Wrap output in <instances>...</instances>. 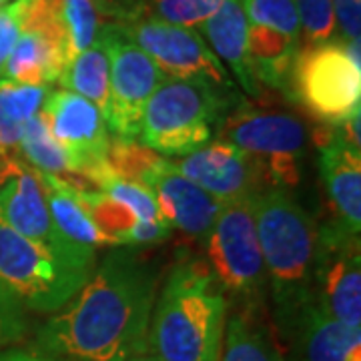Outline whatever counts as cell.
Here are the masks:
<instances>
[{
	"label": "cell",
	"mask_w": 361,
	"mask_h": 361,
	"mask_svg": "<svg viewBox=\"0 0 361 361\" xmlns=\"http://www.w3.org/2000/svg\"><path fill=\"white\" fill-rule=\"evenodd\" d=\"M293 101L323 125H336L361 109L360 44L329 40L301 47L293 66Z\"/></svg>",
	"instance_id": "8"
},
{
	"label": "cell",
	"mask_w": 361,
	"mask_h": 361,
	"mask_svg": "<svg viewBox=\"0 0 361 361\" xmlns=\"http://www.w3.org/2000/svg\"><path fill=\"white\" fill-rule=\"evenodd\" d=\"M155 197L157 207L171 227L189 237L205 241L221 207L213 195L203 191L193 180L175 171L169 159H163L141 183Z\"/></svg>",
	"instance_id": "16"
},
{
	"label": "cell",
	"mask_w": 361,
	"mask_h": 361,
	"mask_svg": "<svg viewBox=\"0 0 361 361\" xmlns=\"http://www.w3.org/2000/svg\"><path fill=\"white\" fill-rule=\"evenodd\" d=\"M23 125H18L0 106V157H18Z\"/></svg>",
	"instance_id": "35"
},
{
	"label": "cell",
	"mask_w": 361,
	"mask_h": 361,
	"mask_svg": "<svg viewBox=\"0 0 361 361\" xmlns=\"http://www.w3.org/2000/svg\"><path fill=\"white\" fill-rule=\"evenodd\" d=\"M301 26V47H317L336 39L331 0H293Z\"/></svg>",
	"instance_id": "29"
},
{
	"label": "cell",
	"mask_w": 361,
	"mask_h": 361,
	"mask_svg": "<svg viewBox=\"0 0 361 361\" xmlns=\"http://www.w3.org/2000/svg\"><path fill=\"white\" fill-rule=\"evenodd\" d=\"M219 361H285L257 307H235L225 325Z\"/></svg>",
	"instance_id": "20"
},
{
	"label": "cell",
	"mask_w": 361,
	"mask_h": 361,
	"mask_svg": "<svg viewBox=\"0 0 361 361\" xmlns=\"http://www.w3.org/2000/svg\"><path fill=\"white\" fill-rule=\"evenodd\" d=\"M247 23L279 30L301 40V26L293 0H241Z\"/></svg>",
	"instance_id": "28"
},
{
	"label": "cell",
	"mask_w": 361,
	"mask_h": 361,
	"mask_svg": "<svg viewBox=\"0 0 361 361\" xmlns=\"http://www.w3.org/2000/svg\"><path fill=\"white\" fill-rule=\"evenodd\" d=\"M223 0H145L147 14L169 25L197 28L217 13Z\"/></svg>",
	"instance_id": "27"
},
{
	"label": "cell",
	"mask_w": 361,
	"mask_h": 361,
	"mask_svg": "<svg viewBox=\"0 0 361 361\" xmlns=\"http://www.w3.org/2000/svg\"><path fill=\"white\" fill-rule=\"evenodd\" d=\"M59 82L65 90L80 94L94 104L104 118L111 94V71L103 42L97 39L92 47L77 54L61 73Z\"/></svg>",
	"instance_id": "23"
},
{
	"label": "cell",
	"mask_w": 361,
	"mask_h": 361,
	"mask_svg": "<svg viewBox=\"0 0 361 361\" xmlns=\"http://www.w3.org/2000/svg\"><path fill=\"white\" fill-rule=\"evenodd\" d=\"M317 147L319 175L334 223L345 231L360 235L361 229V153L343 137L339 125H323L313 130Z\"/></svg>",
	"instance_id": "15"
},
{
	"label": "cell",
	"mask_w": 361,
	"mask_h": 361,
	"mask_svg": "<svg viewBox=\"0 0 361 361\" xmlns=\"http://www.w3.org/2000/svg\"><path fill=\"white\" fill-rule=\"evenodd\" d=\"M25 311L18 299L0 283V353L26 334Z\"/></svg>",
	"instance_id": "32"
},
{
	"label": "cell",
	"mask_w": 361,
	"mask_h": 361,
	"mask_svg": "<svg viewBox=\"0 0 361 361\" xmlns=\"http://www.w3.org/2000/svg\"><path fill=\"white\" fill-rule=\"evenodd\" d=\"M339 40L345 44H360L361 0H331Z\"/></svg>",
	"instance_id": "33"
},
{
	"label": "cell",
	"mask_w": 361,
	"mask_h": 361,
	"mask_svg": "<svg viewBox=\"0 0 361 361\" xmlns=\"http://www.w3.org/2000/svg\"><path fill=\"white\" fill-rule=\"evenodd\" d=\"M0 219L11 229L52 253L80 261H97V249L77 245L56 231L37 169L18 157L14 159L8 179L0 187Z\"/></svg>",
	"instance_id": "13"
},
{
	"label": "cell",
	"mask_w": 361,
	"mask_h": 361,
	"mask_svg": "<svg viewBox=\"0 0 361 361\" xmlns=\"http://www.w3.org/2000/svg\"><path fill=\"white\" fill-rule=\"evenodd\" d=\"M287 336L303 361H361V327H351L311 299Z\"/></svg>",
	"instance_id": "17"
},
{
	"label": "cell",
	"mask_w": 361,
	"mask_h": 361,
	"mask_svg": "<svg viewBox=\"0 0 361 361\" xmlns=\"http://www.w3.org/2000/svg\"><path fill=\"white\" fill-rule=\"evenodd\" d=\"M20 155L37 171L59 177L77 191H94L87 180L78 177L73 159L66 153L65 147L59 145V141L52 137L51 129L40 113L23 125Z\"/></svg>",
	"instance_id": "22"
},
{
	"label": "cell",
	"mask_w": 361,
	"mask_h": 361,
	"mask_svg": "<svg viewBox=\"0 0 361 361\" xmlns=\"http://www.w3.org/2000/svg\"><path fill=\"white\" fill-rule=\"evenodd\" d=\"M129 361H159V360H157L153 353L145 351V353H141V355H137V357H130Z\"/></svg>",
	"instance_id": "37"
},
{
	"label": "cell",
	"mask_w": 361,
	"mask_h": 361,
	"mask_svg": "<svg viewBox=\"0 0 361 361\" xmlns=\"http://www.w3.org/2000/svg\"><path fill=\"white\" fill-rule=\"evenodd\" d=\"M163 161V157L135 139L115 137L109 141L106 165L116 179L141 185L142 179Z\"/></svg>",
	"instance_id": "26"
},
{
	"label": "cell",
	"mask_w": 361,
	"mask_h": 361,
	"mask_svg": "<svg viewBox=\"0 0 361 361\" xmlns=\"http://www.w3.org/2000/svg\"><path fill=\"white\" fill-rule=\"evenodd\" d=\"M47 92H49L47 87L20 85L0 78V106L18 125H25L26 121L39 115Z\"/></svg>",
	"instance_id": "30"
},
{
	"label": "cell",
	"mask_w": 361,
	"mask_h": 361,
	"mask_svg": "<svg viewBox=\"0 0 361 361\" xmlns=\"http://www.w3.org/2000/svg\"><path fill=\"white\" fill-rule=\"evenodd\" d=\"M11 2H13V0H0V8L6 6V4H11Z\"/></svg>",
	"instance_id": "38"
},
{
	"label": "cell",
	"mask_w": 361,
	"mask_h": 361,
	"mask_svg": "<svg viewBox=\"0 0 361 361\" xmlns=\"http://www.w3.org/2000/svg\"><path fill=\"white\" fill-rule=\"evenodd\" d=\"M241 99L205 78H165L142 109V145L165 157H185L213 141L221 121Z\"/></svg>",
	"instance_id": "4"
},
{
	"label": "cell",
	"mask_w": 361,
	"mask_h": 361,
	"mask_svg": "<svg viewBox=\"0 0 361 361\" xmlns=\"http://www.w3.org/2000/svg\"><path fill=\"white\" fill-rule=\"evenodd\" d=\"M109 56L111 94L104 125L115 137H139L142 109L155 89L165 80L161 68L145 52L125 37L115 25L104 23L99 32Z\"/></svg>",
	"instance_id": "9"
},
{
	"label": "cell",
	"mask_w": 361,
	"mask_h": 361,
	"mask_svg": "<svg viewBox=\"0 0 361 361\" xmlns=\"http://www.w3.org/2000/svg\"><path fill=\"white\" fill-rule=\"evenodd\" d=\"M207 265L223 293L235 307H263L267 273L259 245L251 201H235L221 207L205 237Z\"/></svg>",
	"instance_id": "7"
},
{
	"label": "cell",
	"mask_w": 361,
	"mask_h": 361,
	"mask_svg": "<svg viewBox=\"0 0 361 361\" xmlns=\"http://www.w3.org/2000/svg\"><path fill=\"white\" fill-rule=\"evenodd\" d=\"M313 299L339 322L361 327L360 235L334 221L317 225Z\"/></svg>",
	"instance_id": "12"
},
{
	"label": "cell",
	"mask_w": 361,
	"mask_h": 361,
	"mask_svg": "<svg viewBox=\"0 0 361 361\" xmlns=\"http://www.w3.org/2000/svg\"><path fill=\"white\" fill-rule=\"evenodd\" d=\"M301 40L267 26L249 25L247 59L251 75L263 89L277 90L293 101V66Z\"/></svg>",
	"instance_id": "19"
},
{
	"label": "cell",
	"mask_w": 361,
	"mask_h": 361,
	"mask_svg": "<svg viewBox=\"0 0 361 361\" xmlns=\"http://www.w3.org/2000/svg\"><path fill=\"white\" fill-rule=\"evenodd\" d=\"M161 269L137 247H116L35 336L30 351L63 361H129L149 351Z\"/></svg>",
	"instance_id": "1"
},
{
	"label": "cell",
	"mask_w": 361,
	"mask_h": 361,
	"mask_svg": "<svg viewBox=\"0 0 361 361\" xmlns=\"http://www.w3.org/2000/svg\"><path fill=\"white\" fill-rule=\"evenodd\" d=\"M0 361H63L52 360V357H44V355H37L32 351H23V349H8L0 353Z\"/></svg>",
	"instance_id": "36"
},
{
	"label": "cell",
	"mask_w": 361,
	"mask_h": 361,
	"mask_svg": "<svg viewBox=\"0 0 361 361\" xmlns=\"http://www.w3.org/2000/svg\"><path fill=\"white\" fill-rule=\"evenodd\" d=\"M229 299L205 259L187 257L157 293L149 353L159 361H219Z\"/></svg>",
	"instance_id": "2"
},
{
	"label": "cell",
	"mask_w": 361,
	"mask_h": 361,
	"mask_svg": "<svg viewBox=\"0 0 361 361\" xmlns=\"http://www.w3.org/2000/svg\"><path fill=\"white\" fill-rule=\"evenodd\" d=\"M97 261H80L32 243L0 219V283L35 313H54L89 281Z\"/></svg>",
	"instance_id": "5"
},
{
	"label": "cell",
	"mask_w": 361,
	"mask_h": 361,
	"mask_svg": "<svg viewBox=\"0 0 361 361\" xmlns=\"http://www.w3.org/2000/svg\"><path fill=\"white\" fill-rule=\"evenodd\" d=\"M52 11L56 16V23L63 35L66 52V65L92 47L101 26H103V16L97 0H51Z\"/></svg>",
	"instance_id": "24"
},
{
	"label": "cell",
	"mask_w": 361,
	"mask_h": 361,
	"mask_svg": "<svg viewBox=\"0 0 361 361\" xmlns=\"http://www.w3.org/2000/svg\"><path fill=\"white\" fill-rule=\"evenodd\" d=\"M78 201L87 211L94 227L103 235L104 245L127 247L130 231L139 223L137 215L125 205L116 203L103 191H77Z\"/></svg>",
	"instance_id": "25"
},
{
	"label": "cell",
	"mask_w": 361,
	"mask_h": 361,
	"mask_svg": "<svg viewBox=\"0 0 361 361\" xmlns=\"http://www.w3.org/2000/svg\"><path fill=\"white\" fill-rule=\"evenodd\" d=\"M171 165L223 205L253 201L271 185L265 169L255 157L219 139L207 142L179 161H171Z\"/></svg>",
	"instance_id": "14"
},
{
	"label": "cell",
	"mask_w": 361,
	"mask_h": 361,
	"mask_svg": "<svg viewBox=\"0 0 361 361\" xmlns=\"http://www.w3.org/2000/svg\"><path fill=\"white\" fill-rule=\"evenodd\" d=\"M201 28V37L209 42V49L215 52L221 63L229 66L247 97L261 99L263 87L251 75L247 59V23L243 2L241 0H223L221 8L205 20Z\"/></svg>",
	"instance_id": "18"
},
{
	"label": "cell",
	"mask_w": 361,
	"mask_h": 361,
	"mask_svg": "<svg viewBox=\"0 0 361 361\" xmlns=\"http://www.w3.org/2000/svg\"><path fill=\"white\" fill-rule=\"evenodd\" d=\"M101 191L106 193L111 199H115L116 203L125 205L130 209L139 221H161L163 215L157 207V201L153 193L137 183L116 179L115 175H111L109 179L101 185Z\"/></svg>",
	"instance_id": "31"
},
{
	"label": "cell",
	"mask_w": 361,
	"mask_h": 361,
	"mask_svg": "<svg viewBox=\"0 0 361 361\" xmlns=\"http://www.w3.org/2000/svg\"><path fill=\"white\" fill-rule=\"evenodd\" d=\"M251 205L275 317L287 336L299 311L313 299L317 223L283 187H265Z\"/></svg>",
	"instance_id": "3"
},
{
	"label": "cell",
	"mask_w": 361,
	"mask_h": 361,
	"mask_svg": "<svg viewBox=\"0 0 361 361\" xmlns=\"http://www.w3.org/2000/svg\"><path fill=\"white\" fill-rule=\"evenodd\" d=\"M52 137L63 145L71 155L77 175L89 183L94 191L113 175L106 165L109 129L101 111L71 90H49L40 106Z\"/></svg>",
	"instance_id": "11"
},
{
	"label": "cell",
	"mask_w": 361,
	"mask_h": 361,
	"mask_svg": "<svg viewBox=\"0 0 361 361\" xmlns=\"http://www.w3.org/2000/svg\"><path fill=\"white\" fill-rule=\"evenodd\" d=\"M18 35H20V4L18 0H13L11 4L0 8V78Z\"/></svg>",
	"instance_id": "34"
},
{
	"label": "cell",
	"mask_w": 361,
	"mask_h": 361,
	"mask_svg": "<svg viewBox=\"0 0 361 361\" xmlns=\"http://www.w3.org/2000/svg\"><path fill=\"white\" fill-rule=\"evenodd\" d=\"M215 137L255 157L271 185L283 189L299 185L307 127L293 113L265 111L241 97L221 121Z\"/></svg>",
	"instance_id": "6"
},
{
	"label": "cell",
	"mask_w": 361,
	"mask_h": 361,
	"mask_svg": "<svg viewBox=\"0 0 361 361\" xmlns=\"http://www.w3.org/2000/svg\"><path fill=\"white\" fill-rule=\"evenodd\" d=\"M115 26L151 56L165 77L205 78L225 89H235L225 65L195 28L169 25L151 14H141Z\"/></svg>",
	"instance_id": "10"
},
{
	"label": "cell",
	"mask_w": 361,
	"mask_h": 361,
	"mask_svg": "<svg viewBox=\"0 0 361 361\" xmlns=\"http://www.w3.org/2000/svg\"><path fill=\"white\" fill-rule=\"evenodd\" d=\"M37 175L42 185V193L47 199V207H49L56 231L77 245L90 247V249L104 245L103 235L99 233L94 223L87 215V211L82 209L75 189L68 187L65 180L49 173L37 171Z\"/></svg>",
	"instance_id": "21"
}]
</instances>
